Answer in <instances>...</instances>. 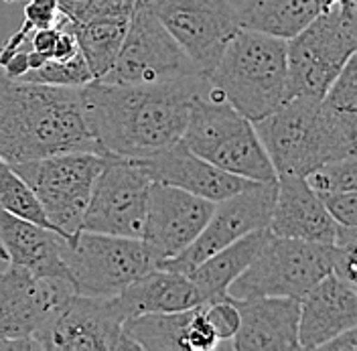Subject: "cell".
Here are the masks:
<instances>
[{
	"mask_svg": "<svg viewBox=\"0 0 357 351\" xmlns=\"http://www.w3.org/2000/svg\"><path fill=\"white\" fill-rule=\"evenodd\" d=\"M79 88L17 82L2 73L0 158L13 165L71 151L104 153L86 126Z\"/></svg>",
	"mask_w": 357,
	"mask_h": 351,
	"instance_id": "7a4b0ae2",
	"label": "cell"
},
{
	"mask_svg": "<svg viewBox=\"0 0 357 351\" xmlns=\"http://www.w3.org/2000/svg\"><path fill=\"white\" fill-rule=\"evenodd\" d=\"M357 57H349L341 67L333 84L323 96V102L345 116H357Z\"/></svg>",
	"mask_w": 357,
	"mask_h": 351,
	"instance_id": "f546056e",
	"label": "cell"
},
{
	"mask_svg": "<svg viewBox=\"0 0 357 351\" xmlns=\"http://www.w3.org/2000/svg\"><path fill=\"white\" fill-rule=\"evenodd\" d=\"M59 19L57 0H26L24 4V22L33 29L53 27Z\"/></svg>",
	"mask_w": 357,
	"mask_h": 351,
	"instance_id": "836d02e7",
	"label": "cell"
},
{
	"mask_svg": "<svg viewBox=\"0 0 357 351\" xmlns=\"http://www.w3.org/2000/svg\"><path fill=\"white\" fill-rule=\"evenodd\" d=\"M130 21H89L73 24L79 53L84 55L93 80L104 77L114 66Z\"/></svg>",
	"mask_w": 357,
	"mask_h": 351,
	"instance_id": "484cf974",
	"label": "cell"
},
{
	"mask_svg": "<svg viewBox=\"0 0 357 351\" xmlns=\"http://www.w3.org/2000/svg\"><path fill=\"white\" fill-rule=\"evenodd\" d=\"M276 197V179L274 181H254L245 189L215 203L207 223L199 236L191 241L181 254L158 262L156 268L189 274L197 264L222 248L244 238L254 230L268 227L272 205Z\"/></svg>",
	"mask_w": 357,
	"mask_h": 351,
	"instance_id": "4fadbf2b",
	"label": "cell"
},
{
	"mask_svg": "<svg viewBox=\"0 0 357 351\" xmlns=\"http://www.w3.org/2000/svg\"><path fill=\"white\" fill-rule=\"evenodd\" d=\"M268 232L282 238L333 244L337 223L305 177L278 175Z\"/></svg>",
	"mask_w": 357,
	"mask_h": 351,
	"instance_id": "ffe728a7",
	"label": "cell"
},
{
	"mask_svg": "<svg viewBox=\"0 0 357 351\" xmlns=\"http://www.w3.org/2000/svg\"><path fill=\"white\" fill-rule=\"evenodd\" d=\"M209 88L205 77L158 84H108L79 88L86 126L104 153L146 158L183 138L193 100Z\"/></svg>",
	"mask_w": 357,
	"mask_h": 351,
	"instance_id": "6da1fadb",
	"label": "cell"
},
{
	"mask_svg": "<svg viewBox=\"0 0 357 351\" xmlns=\"http://www.w3.org/2000/svg\"><path fill=\"white\" fill-rule=\"evenodd\" d=\"M203 313H205L209 325L215 331V335L220 339V345L227 343L236 335L238 327H240V311L236 307L234 297L229 292L223 299L205 303L203 305Z\"/></svg>",
	"mask_w": 357,
	"mask_h": 351,
	"instance_id": "1f68e13d",
	"label": "cell"
},
{
	"mask_svg": "<svg viewBox=\"0 0 357 351\" xmlns=\"http://www.w3.org/2000/svg\"><path fill=\"white\" fill-rule=\"evenodd\" d=\"M61 248L63 236L55 230L0 209V258L8 266L24 268L35 276L69 283Z\"/></svg>",
	"mask_w": 357,
	"mask_h": 351,
	"instance_id": "44dd1931",
	"label": "cell"
},
{
	"mask_svg": "<svg viewBox=\"0 0 357 351\" xmlns=\"http://www.w3.org/2000/svg\"><path fill=\"white\" fill-rule=\"evenodd\" d=\"M254 126L276 177H307L329 160L357 154V116L329 108L323 98L296 96Z\"/></svg>",
	"mask_w": 357,
	"mask_h": 351,
	"instance_id": "3957f363",
	"label": "cell"
},
{
	"mask_svg": "<svg viewBox=\"0 0 357 351\" xmlns=\"http://www.w3.org/2000/svg\"><path fill=\"white\" fill-rule=\"evenodd\" d=\"M104 158L106 153L71 151L13 163V169L39 199L51 227L69 241L82 230V218Z\"/></svg>",
	"mask_w": 357,
	"mask_h": 351,
	"instance_id": "52a82bcc",
	"label": "cell"
},
{
	"mask_svg": "<svg viewBox=\"0 0 357 351\" xmlns=\"http://www.w3.org/2000/svg\"><path fill=\"white\" fill-rule=\"evenodd\" d=\"M305 181L317 193L357 189V154L345 156V158H335L317 167L305 177Z\"/></svg>",
	"mask_w": 357,
	"mask_h": 351,
	"instance_id": "f1b7e54d",
	"label": "cell"
},
{
	"mask_svg": "<svg viewBox=\"0 0 357 351\" xmlns=\"http://www.w3.org/2000/svg\"><path fill=\"white\" fill-rule=\"evenodd\" d=\"M151 183L153 181L134 158L106 153L104 167L96 177L82 218V230L140 238Z\"/></svg>",
	"mask_w": 357,
	"mask_h": 351,
	"instance_id": "7c38bea8",
	"label": "cell"
},
{
	"mask_svg": "<svg viewBox=\"0 0 357 351\" xmlns=\"http://www.w3.org/2000/svg\"><path fill=\"white\" fill-rule=\"evenodd\" d=\"M240 311L236 335L220 348L236 351H292L298 345L301 301L289 297H234Z\"/></svg>",
	"mask_w": 357,
	"mask_h": 351,
	"instance_id": "e0dca14e",
	"label": "cell"
},
{
	"mask_svg": "<svg viewBox=\"0 0 357 351\" xmlns=\"http://www.w3.org/2000/svg\"><path fill=\"white\" fill-rule=\"evenodd\" d=\"M181 140L189 151L231 175L248 181L276 179L254 122L211 86L193 100Z\"/></svg>",
	"mask_w": 357,
	"mask_h": 351,
	"instance_id": "5b68a950",
	"label": "cell"
},
{
	"mask_svg": "<svg viewBox=\"0 0 357 351\" xmlns=\"http://www.w3.org/2000/svg\"><path fill=\"white\" fill-rule=\"evenodd\" d=\"M136 163L144 169L151 181L173 185L213 203L229 197L254 183L218 169L215 165L189 151L183 140L146 158H136Z\"/></svg>",
	"mask_w": 357,
	"mask_h": 351,
	"instance_id": "ac0fdd59",
	"label": "cell"
},
{
	"mask_svg": "<svg viewBox=\"0 0 357 351\" xmlns=\"http://www.w3.org/2000/svg\"><path fill=\"white\" fill-rule=\"evenodd\" d=\"M124 315L114 297H84L69 292L51 308L31 335L37 350L47 351H130L124 335Z\"/></svg>",
	"mask_w": 357,
	"mask_h": 351,
	"instance_id": "30bf717a",
	"label": "cell"
},
{
	"mask_svg": "<svg viewBox=\"0 0 357 351\" xmlns=\"http://www.w3.org/2000/svg\"><path fill=\"white\" fill-rule=\"evenodd\" d=\"M203 77L167 27L140 0L134 8L120 53L110 71L100 77L108 84H158Z\"/></svg>",
	"mask_w": 357,
	"mask_h": 351,
	"instance_id": "8fae6325",
	"label": "cell"
},
{
	"mask_svg": "<svg viewBox=\"0 0 357 351\" xmlns=\"http://www.w3.org/2000/svg\"><path fill=\"white\" fill-rule=\"evenodd\" d=\"M203 77L240 29L231 0H144Z\"/></svg>",
	"mask_w": 357,
	"mask_h": 351,
	"instance_id": "5bb4252c",
	"label": "cell"
},
{
	"mask_svg": "<svg viewBox=\"0 0 357 351\" xmlns=\"http://www.w3.org/2000/svg\"><path fill=\"white\" fill-rule=\"evenodd\" d=\"M242 29L292 39L325 10L323 0H231Z\"/></svg>",
	"mask_w": 357,
	"mask_h": 351,
	"instance_id": "cb8c5ba5",
	"label": "cell"
},
{
	"mask_svg": "<svg viewBox=\"0 0 357 351\" xmlns=\"http://www.w3.org/2000/svg\"><path fill=\"white\" fill-rule=\"evenodd\" d=\"M357 49V0H335L287 41L292 98H323Z\"/></svg>",
	"mask_w": 357,
	"mask_h": 351,
	"instance_id": "8992f818",
	"label": "cell"
},
{
	"mask_svg": "<svg viewBox=\"0 0 357 351\" xmlns=\"http://www.w3.org/2000/svg\"><path fill=\"white\" fill-rule=\"evenodd\" d=\"M4 2H17V0H4Z\"/></svg>",
	"mask_w": 357,
	"mask_h": 351,
	"instance_id": "74e56055",
	"label": "cell"
},
{
	"mask_svg": "<svg viewBox=\"0 0 357 351\" xmlns=\"http://www.w3.org/2000/svg\"><path fill=\"white\" fill-rule=\"evenodd\" d=\"M319 350L323 351H357V327L347 329L325 341Z\"/></svg>",
	"mask_w": 357,
	"mask_h": 351,
	"instance_id": "e575fe53",
	"label": "cell"
},
{
	"mask_svg": "<svg viewBox=\"0 0 357 351\" xmlns=\"http://www.w3.org/2000/svg\"><path fill=\"white\" fill-rule=\"evenodd\" d=\"M268 227L254 230L245 234L244 238L222 248L220 252L211 254L203 262L197 264L187 276L195 285L201 297V303H211L223 299L229 290L231 283L244 272L258 256L262 244L266 241Z\"/></svg>",
	"mask_w": 357,
	"mask_h": 351,
	"instance_id": "603a6c76",
	"label": "cell"
},
{
	"mask_svg": "<svg viewBox=\"0 0 357 351\" xmlns=\"http://www.w3.org/2000/svg\"><path fill=\"white\" fill-rule=\"evenodd\" d=\"M82 2L84 0H57V6H59V13L66 17L67 21H71L75 17V13H77Z\"/></svg>",
	"mask_w": 357,
	"mask_h": 351,
	"instance_id": "d590c367",
	"label": "cell"
},
{
	"mask_svg": "<svg viewBox=\"0 0 357 351\" xmlns=\"http://www.w3.org/2000/svg\"><path fill=\"white\" fill-rule=\"evenodd\" d=\"M69 292L67 281L35 276L19 266L0 272V350H37L31 335Z\"/></svg>",
	"mask_w": 357,
	"mask_h": 351,
	"instance_id": "9a60e30c",
	"label": "cell"
},
{
	"mask_svg": "<svg viewBox=\"0 0 357 351\" xmlns=\"http://www.w3.org/2000/svg\"><path fill=\"white\" fill-rule=\"evenodd\" d=\"M357 327L356 285L327 274L301 299L298 345L301 350H319L325 341Z\"/></svg>",
	"mask_w": 357,
	"mask_h": 351,
	"instance_id": "d6986e66",
	"label": "cell"
},
{
	"mask_svg": "<svg viewBox=\"0 0 357 351\" xmlns=\"http://www.w3.org/2000/svg\"><path fill=\"white\" fill-rule=\"evenodd\" d=\"M89 67L82 53H77L71 59H47L43 66L31 69L17 82L29 84H43V86H61V88H79L91 82Z\"/></svg>",
	"mask_w": 357,
	"mask_h": 351,
	"instance_id": "83f0119b",
	"label": "cell"
},
{
	"mask_svg": "<svg viewBox=\"0 0 357 351\" xmlns=\"http://www.w3.org/2000/svg\"><path fill=\"white\" fill-rule=\"evenodd\" d=\"M61 256L73 292L84 297H116L136 278L156 268L140 238H122L79 230L63 238Z\"/></svg>",
	"mask_w": 357,
	"mask_h": 351,
	"instance_id": "9c48e42d",
	"label": "cell"
},
{
	"mask_svg": "<svg viewBox=\"0 0 357 351\" xmlns=\"http://www.w3.org/2000/svg\"><path fill=\"white\" fill-rule=\"evenodd\" d=\"M140 0H84L69 22L82 24L89 21H130Z\"/></svg>",
	"mask_w": 357,
	"mask_h": 351,
	"instance_id": "4dcf8cb0",
	"label": "cell"
},
{
	"mask_svg": "<svg viewBox=\"0 0 357 351\" xmlns=\"http://www.w3.org/2000/svg\"><path fill=\"white\" fill-rule=\"evenodd\" d=\"M0 209L10 211L24 220L35 221L45 227H51L39 199L35 197L29 185L17 175L13 165L6 163L4 158H0Z\"/></svg>",
	"mask_w": 357,
	"mask_h": 351,
	"instance_id": "4316f807",
	"label": "cell"
},
{
	"mask_svg": "<svg viewBox=\"0 0 357 351\" xmlns=\"http://www.w3.org/2000/svg\"><path fill=\"white\" fill-rule=\"evenodd\" d=\"M205 80L242 116L258 122L292 100L287 39L240 27Z\"/></svg>",
	"mask_w": 357,
	"mask_h": 351,
	"instance_id": "277c9868",
	"label": "cell"
},
{
	"mask_svg": "<svg viewBox=\"0 0 357 351\" xmlns=\"http://www.w3.org/2000/svg\"><path fill=\"white\" fill-rule=\"evenodd\" d=\"M333 244L282 238L268 232L258 256L231 283L229 294L289 297L301 301L312 286L333 272Z\"/></svg>",
	"mask_w": 357,
	"mask_h": 351,
	"instance_id": "ba28073f",
	"label": "cell"
},
{
	"mask_svg": "<svg viewBox=\"0 0 357 351\" xmlns=\"http://www.w3.org/2000/svg\"><path fill=\"white\" fill-rule=\"evenodd\" d=\"M114 301L124 315V321L138 315L177 313L203 305L197 288L187 274L165 268L149 270L132 285L120 290Z\"/></svg>",
	"mask_w": 357,
	"mask_h": 351,
	"instance_id": "7402d4cb",
	"label": "cell"
},
{
	"mask_svg": "<svg viewBox=\"0 0 357 351\" xmlns=\"http://www.w3.org/2000/svg\"><path fill=\"white\" fill-rule=\"evenodd\" d=\"M331 2H335V0H323V4H325V8H327V6H329Z\"/></svg>",
	"mask_w": 357,
	"mask_h": 351,
	"instance_id": "8d00e7d4",
	"label": "cell"
},
{
	"mask_svg": "<svg viewBox=\"0 0 357 351\" xmlns=\"http://www.w3.org/2000/svg\"><path fill=\"white\" fill-rule=\"evenodd\" d=\"M317 195L335 223L345 225V227H357V189L329 191V193H317Z\"/></svg>",
	"mask_w": 357,
	"mask_h": 351,
	"instance_id": "d6a6232c",
	"label": "cell"
},
{
	"mask_svg": "<svg viewBox=\"0 0 357 351\" xmlns=\"http://www.w3.org/2000/svg\"><path fill=\"white\" fill-rule=\"evenodd\" d=\"M213 207L215 203L209 199L173 185L151 183L140 240L149 248L156 266L181 254L199 236Z\"/></svg>",
	"mask_w": 357,
	"mask_h": 351,
	"instance_id": "2e32d148",
	"label": "cell"
},
{
	"mask_svg": "<svg viewBox=\"0 0 357 351\" xmlns=\"http://www.w3.org/2000/svg\"><path fill=\"white\" fill-rule=\"evenodd\" d=\"M193 308L177 311V313L138 315L132 319H126L122 331L136 345V350L189 351L187 329H189Z\"/></svg>",
	"mask_w": 357,
	"mask_h": 351,
	"instance_id": "d4e9b609",
	"label": "cell"
}]
</instances>
